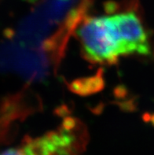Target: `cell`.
Listing matches in <instances>:
<instances>
[{"mask_svg": "<svg viewBox=\"0 0 154 155\" xmlns=\"http://www.w3.org/2000/svg\"><path fill=\"white\" fill-rule=\"evenodd\" d=\"M0 155H24L21 149H9L0 153Z\"/></svg>", "mask_w": 154, "mask_h": 155, "instance_id": "obj_3", "label": "cell"}, {"mask_svg": "<svg viewBox=\"0 0 154 155\" xmlns=\"http://www.w3.org/2000/svg\"><path fill=\"white\" fill-rule=\"evenodd\" d=\"M120 55H149V35L143 20L132 10L107 16Z\"/></svg>", "mask_w": 154, "mask_h": 155, "instance_id": "obj_2", "label": "cell"}, {"mask_svg": "<svg viewBox=\"0 0 154 155\" xmlns=\"http://www.w3.org/2000/svg\"><path fill=\"white\" fill-rule=\"evenodd\" d=\"M76 33L84 54L90 61L114 63L121 56L107 16L85 20Z\"/></svg>", "mask_w": 154, "mask_h": 155, "instance_id": "obj_1", "label": "cell"}]
</instances>
